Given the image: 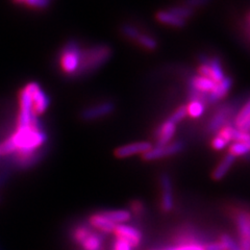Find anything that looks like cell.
Masks as SVG:
<instances>
[{
    "instance_id": "44dd1931",
    "label": "cell",
    "mask_w": 250,
    "mask_h": 250,
    "mask_svg": "<svg viewBox=\"0 0 250 250\" xmlns=\"http://www.w3.org/2000/svg\"><path fill=\"white\" fill-rule=\"evenodd\" d=\"M81 245L83 250H101L103 240L98 233L90 231L88 236L81 242Z\"/></svg>"
},
{
    "instance_id": "52a82bcc",
    "label": "cell",
    "mask_w": 250,
    "mask_h": 250,
    "mask_svg": "<svg viewBox=\"0 0 250 250\" xmlns=\"http://www.w3.org/2000/svg\"><path fill=\"white\" fill-rule=\"evenodd\" d=\"M114 111L115 104L111 103V101H106V103L99 104L83 109L81 116L82 119H83L84 121H94L111 115Z\"/></svg>"
},
{
    "instance_id": "277c9868",
    "label": "cell",
    "mask_w": 250,
    "mask_h": 250,
    "mask_svg": "<svg viewBox=\"0 0 250 250\" xmlns=\"http://www.w3.org/2000/svg\"><path fill=\"white\" fill-rule=\"evenodd\" d=\"M184 147L185 145L183 142H181V141L170 142L163 146L151 147L149 150L143 154V159L148 162H152V161L161 160L163 158H168V156H172L182 152Z\"/></svg>"
},
{
    "instance_id": "4fadbf2b",
    "label": "cell",
    "mask_w": 250,
    "mask_h": 250,
    "mask_svg": "<svg viewBox=\"0 0 250 250\" xmlns=\"http://www.w3.org/2000/svg\"><path fill=\"white\" fill-rule=\"evenodd\" d=\"M176 132V125L167 120L156 130V146H163L171 142Z\"/></svg>"
},
{
    "instance_id": "8fae6325",
    "label": "cell",
    "mask_w": 250,
    "mask_h": 250,
    "mask_svg": "<svg viewBox=\"0 0 250 250\" xmlns=\"http://www.w3.org/2000/svg\"><path fill=\"white\" fill-rule=\"evenodd\" d=\"M238 231L241 237L240 248L241 250H249V236H250V222L249 215L247 213H242L237 219Z\"/></svg>"
},
{
    "instance_id": "7a4b0ae2",
    "label": "cell",
    "mask_w": 250,
    "mask_h": 250,
    "mask_svg": "<svg viewBox=\"0 0 250 250\" xmlns=\"http://www.w3.org/2000/svg\"><path fill=\"white\" fill-rule=\"evenodd\" d=\"M112 49L107 45H95L82 51L81 65L75 75L89 74L100 68L109 60Z\"/></svg>"
},
{
    "instance_id": "603a6c76",
    "label": "cell",
    "mask_w": 250,
    "mask_h": 250,
    "mask_svg": "<svg viewBox=\"0 0 250 250\" xmlns=\"http://www.w3.org/2000/svg\"><path fill=\"white\" fill-rule=\"evenodd\" d=\"M169 12H171L172 14H174L175 16H177L178 18H181L183 20H187L189 19L190 17H192L194 14V10L191 9V7L187 6V5H181V6H172L168 10Z\"/></svg>"
},
{
    "instance_id": "d6a6232c",
    "label": "cell",
    "mask_w": 250,
    "mask_h": 250,
    "mask_svg": "<svg viewBox=\"0 0 250 250\" xmlns=\"http://www.w3.org/2000/svg\"><path fill=\"white\" fill-rule=\"evenodd\" d=\"M90 230L87 228H78L74 231V240L77 242V243L81 244V242L88 236Z\"/></svg>"
},
{
    "instance_id": "3957f363",
    "label": "cell",
    "mask_w": 250,
    "mask_h": 250,
    "mask_svg": "<svg viewBox=\"0 0 250 250\" xmlns=\"http://www.w3.org/2000/svg\"><path fill=\"white\" fill-rule=\"evenodd\" d=\"M82 49L75 42H69L61 52V67L68 75H75L81 65Z\"/></svg>"
},
{
    "instance_id": "6da1fadb",
    "label": "cell",
    "mask_w": 250,
    "mask_h": 250,
    "mask_svg": "<svg viewBox=\"0 0 250 250\" xmlns=\"http://www.w3.org/2000/svg\"><path fill=\"white\" fill-rule=\"evenodd\" d=\"M47 135L40 127H17L14 134L0 145V155L17 153L25 165L34 161L36 153L46 143Z\"/></svg>"
},
{
    "instance_id": "7c38bea8",
    "label": "cell",
    "mask_w": 250,
    "mask_h": 250,
    "mask_svg": "<svg viewBox=\"0 0 250 250\" xmlns=\"http://www.w3.org/2000/svg\"><path fill=\"white\" fill-rule=\"evenodd\" d=\"M232 107L229 105H224L218 109V112L214 115L208 123V130L210 132H216L220 130L223 126H225L228 122L229 117L231 115Z\"/></svg>"
},
{
    "instance_id": "836d02e7",
    "label": "cell",
    "mask_w": 250,
    "mask_h": 250,
    "mask_svg": "<svg viewBox=\"0 0 250 250\" xmlns=\"http://www.w3.org/2000/svg\"><path fill=\"white\" fill-rule=\"evenodd\" d=\"M131 246L125 242L124 240L118 239L117 238L116 241L114 242V246H113V250H131Z\"/></svg>"
},
{
    "instance_id": "9a60e30c",
    "label": "cell",
    "mask_w": 250,
    "mask_h": 250,
    "mask_svg": "<svg viewBox=\"0 0 250 250\" xmlns=\"http://www.w3.org/2000/svg\"><path fill=\"white\" fill-rule=\"evenodd\" d=\"M234 162H236V156L231 155L230 153L226 154L213 171L212 177L214 181H221V179H223L231 169Z\"/></svg>"
},
{
    "instance_id": "9c48e42d",
    "label": "cell",
    "mask_w": 250,
    "mask_h": 250,
    "mask_svg": "<svg viewBox=\"0 0 250 250\" xmlns=\"http://www.w3.org/2000/svg\"><path fill=\"white\" fill-rule=\"evenodd\" d=\"M161 188H162V201L161 207L165 213L171 212L174 208L173 193H172V183L167 174L161 176Z\"/></svg>"
},
{
    "instance_id": "1f68e13d",
    "label": "cell",
    "mask_w": 250,
    "mask_h": 250,
    "mask_svg": "<svg viewBox=\"0 0 250 250\" xmlns=\"http://www.w3.org/2000/svg\"><path fill=\"white\" fill-rule=\"evenodd\" d=\"M228 146H229V143L226 142V141L223 138H221L220 136H218V135L212 141V147L214 148L215 150H218V151L223 150L224 148H226Z\"/></svg>"
},
{
    "instance_id": "2e32d148",
    "label": "cell",
    "mask_w": 250,
    "mask_h": 250,
    "mask_svg": "<svg viewBox=\"0 0 250 250\" xmlns=\"http://www.w3.org/2000/svg\"><path fill=\"white\" fill-rule=\"evenodd\" d=\"M90 224L93 228H95L99 231H103L104 233H113L115 228L117 226L109 220H107L104 216L103 212L92 215L90 218Z\"/></svg>"
},
{
    "instance_id": "cb8c5ba5",
    "label": "cell",
    "mask_w": 250,
    "mask_h": 250,
    "mask_svg": "<svg viewBox=\"0 0 250 250\" xmlns=\"http://www.w3.org/2000/svg\"><path fill=\"white\" fill-rule=\"evenodd\" d=\"M229 153L233 156H243L249 153V144L241 142H231L229 145Z\"/></svg>"
},
{
    "instance_id": "e0dca14e",
    "label": "cell",
    "mask_w": 250,
    "mask_h": 250,
    "mask_svg": "<svg viewBox=\"0 0 250 250\" xmlns=\"http://www.w3.org/2000/svg\"><path fill=\"white\" fill-rule=\"evenodd\" d=\"M156 20L159 22L163 23V24H166L172 27H176V28H183L186 26V21L178 18L177 16L174 14H172L169 11H160L156 13L155 15Z\"/></svg>"
},
{
    "instance_id": "4dcf8cb0",
    "label": "cell",
    "mask_w": 250,
    "mask_h": 250,
    "mask_svg": "<svg viewBox=\"0 0 250 250\" xmlns=\"http://www.w3.org/2000/svg\"><path fill=\"white\" fill-rule=\"evenodd\" d=\"M166 250H205V247L196 243H191V244H182L178 246L169 247Z\"/></svg>"
},
{
    "instance_id": "d4e9b609",
    "label": "cell",
    "mask_w": 250,
    "mask_h": 250,
    "mask_svg": "<svg viewBox=\"0 0 250 250\" xmlns=\"http://www.w3.org/2000/svg\"><path fill=\"white\" fill-rule=\"evenodd\" d=\"M136 41L141 46L144 47L145 49H148V50H154L156 49V47H158V42H156L154 38L144 34H141Z\"/></svg>"
},
{
    "instance_id": "83f0119b",
    "label": "cell",
    "mask_w": 250,
    "mask_h": 250,
    "mask_svg": "<svg viewBox=\"0 0 250 250\" xmlns=\"http://www.w3.org/2000/svg\"><path fill=\"white\" fill-rule=\"evenodd\" d=\"M220 243L223 245L225 250H241L240 246L234 242L229 234H223L220 240Z\"/></svg>"
},
{
    "instance_id": "e575fe53",
    "label": "cell",
    "mask_w": 250,
    "mask_h": 250,
    "mask_svg": "<svg viewBox=\"0 0 250 250\" xmlns=\"http://www.w3.org/2000/svg\"><path fill=\"white\" fill-rule=\"evenodd\" d=\"M209 1H210V0H185V4L187 6L191 7V9H194V7L206 5Z\"/></svg>"
},
{
    "instance_id": "7402d4cb",
    "label": "cell",
    "mask_w": 250,
    "mask_h": 250,
    "mask_svg": "<svg viewBox=\"0 0 250 250\" xmlns=\"http://www.w3.org/2000/svg\"><path fill=\"white\" fill-rule=\"evenodd\" d=\"M186 108H187V115L190 116L191 118H195V119L201 117L206 111L205 104L198 100L190 101L189 104L186 105Z\"/></svg>"
},
{
    "instance_id": "30bf717a",
    "label": "cell",
    "mask_w": 250,
    "mask_h": 250,
    "mask_svg": "<svg viewBox=\"0 0 250 250\" xmlns=\"http://www.w3.org/2000/svg\"><path fill=\"white\" fill-rule=\"evenodd\" d=\"M231 87H232V80L230 77L225 76L221 82L216 83L215 88L209 93H208L207 104H217L219 100L223 99L226 95H228Z\"/></svg>"
},
{
    "instance_id": "ba28073f",
    "label": "cell",
    "mask_w": 250,
    "mask_h": 250,
    "mask_svg": "<svg viewBox=\"0 0 250 250\" xmlns=\"http://www.w3.org/2000/svg\"><path fill=\"white\" fill-rule=\"evenodd\" d=\"M152 145L147 142V141H140V142H134L130 144L123 145L118 147L115 150V156L118 159H126L132 155L137 154H144L150 149Z\"/></svg>"
},
{
    "instance_id": "f546056e",
    "label": "cell",
    "mask_w": 250,
    "mask_h": 250,
    "mask_svg": "<svg viewBox=\"0 0 250 250\" xmlns=\"http://www.w3.org/2000/svg\"><path fill=\"white\" fill-rule=\"evenodd\" d=\"M50 0H25L24 3L34 9H45L49 5Z\"/></svg>"
},
{
    "instance_id": "484cf974",
    "label": "cell",
    "mask_w": 250,
    "mask_h": 250,
    "mask_svg": "<svg viewBox=\"0 0 250 250\" xmlns=\"http://www.w3.org/2000/svg\"><path fill=\"white\" fill-rule=\"evenodd\" d=\"M121 33L126 38L130 39V40H137V39L139 38V36L142 34L137 27L132 26L130 24L123 25L121 27Z\"/></svg>"
},
{
    "instance_id": "5bb4252c",
    "label": "cell",
    "mask_w": 250,
    "mask_h": 250,
    "mask_svg": "<svg viewBox=\"0 0 250 250\" xmlns=\"http://www.w3.org/2000/svg\"><path fill=\"white\" fill-rule=\"evenodd\" d=\"M234 128L238 130L248 132L250 127V104L249 101H246V104L241 107L239 113L234 118Z\"/></svg>"
},
{
    "instance_id": "ffe728a7",
    "label": "cell",
    "mask_w": 250,
    "mask_h": 250,
    "mask_svg": "<svg viewBox=\"0 0 250 250\" xmlns=\"http://www.w3.org/2000/svg\"><path fill=\"white\" fill-rule=\"evenodd\" d=\"M206 62L210 71V80H213L215 83L221 82L225 77V74H224L220 61H219L217 58H214L210 60H207Z\"/></svg>"
},
{
    "instance_id": "8d00e7d4",
    "label": "cell",
    "mask_w": 250,
    "mask_h": 250,
    "mask_svg": "<svg viewBox=\"0 0 250 250\" xmlns=\"http://www.w3.org/2000/svg\"><path fill=\"white\" fill-rule=\"evenodd\" d=\"M205 250H225L223 245L220 242H215V243H210L205 247Z\"/></svg>"
},
{
    "instance_id": "f1b7e54d",
    "label": "cell",
    "mask_w": 250,
    "mask_h": 250,
    "mask_svg": "<svg viewBox=\"0 0 250 250\" xmlns=\"http://www.w3.org/2000/svg\"><path fill=\"white\" fill-rule=\"evenodd\" d=\"M232 142H241V143H247V144H249V142H250L249 134H248V132L238 130L236 128V129H234V132H233Z\"/></svg>"
},
{
    "instance_id": "d590c367",
    "label": "cell",
    "mask_w": 250,
    "mask_h": 250,
    "mask_svg": "<svg viewBox=\"0 0 250 250\" xmlns=\"http://www.w3.org/2000/svg\"><path fill=\"white\" fill-rule=\"evenodd\" d=\"M198 75L210 78V71H209V68H208L206 61L202 60V64L198 67Z\"/></svg>"
},
{
    "instance_id": "d6986e66",
    "label": "cell",
    "mask_w": 250,
    "mask_h": 250,
    "mask_svg": "<svg viewBox=\"0 0 250 250\" xmlns=\"http://www.w3.org/2000/svg\"><path fill=\"white\" fill-rule=\"evenodd\" d=\"M103 214L107 220H109L115 225L125 224L131 219V213L127 209L107 210V212H103Z\"/></svg>"
},
{
    "instance_id": "8992f818",
    "label": "cell",
    "mask_w": 250,
    "mask_h": 250,
    "mask_svg": "<svg viewBox=\"0 0 250 250\" xmlns=\"http://www.w3.org/2000/svg\"><path fill=\"white\" fill-rule=\"evenodd\" d=\"M113 233L115 234L116 238L127 242L131 247L139 246L141 241H142V233H141V231L138 229L134 228V226L127 224L117 225Z\"/></svg>"
},
{
    "instance_id": "5b68a950",
    "label": "cell",
    "mask_w": 250,
    "mask_h": 250,
    "mask_svg": "<svg viewBox=\"0 0 250 250\" xmlns=\"http://www.w3.org/2000/svg\"><path fill=\"white\" fill-rule=\"evenodd\" d=\"M25 88L30 93L31 98H33L34 113L37 116L45 113L46 109L50 105V99L40 87V84L37 83H29L25 85Z\"/></svg>"
},
{
    "instance_id": "4316f807",
    "label": "cell",
    "mask_w": 250,
    "mask_h": 250,
    "mask_svg": "<svg viewBox=\"0 0 250 250\" xmlns=\"http://www.w3.org/2000/svg\"><path fill=\"white\" fill-rule=\"evenodd\" d=\"M186 116H187L186 105H182V106H179L176 109V111H174L173 113H172V115L170 116V118L168 120L176 125L177 123H179L182 120H184L186 118Z\"/></svg>"
},
{
    "instance_id": "ac0fdd59",
    "label": "cell",
    "mask_w": 250,
    "mask_h": 250,
    "mask_svg": "<svg viewBox=\"0 0 250 250\" xmlns=\"http://www.w3.org/2000/svg\"><path fill=\"white\" fill-rule=\"evenodd\" d=\"M189 84L191 88L197 90L199 92L209 93L215 88L216 83L213 80H210V78L203 77L200 75H195L191 78Z\"/></svg>"
},
{
    "instance_id": "74e56055",
    "label": "cell",
    "mask_w": 250,
    "mask_h": 250,
    "mask_svg": "<svg viewBox=\"0 0 250 250\" xmlns=\"http://www.w3.org/2000/svg\"><path fill=\"white\" fill-rule=\"evenodd\" d=\"M16 2H18V3H22V2H24L25 0H15Z\"/></svg>"
}]
</instances>
